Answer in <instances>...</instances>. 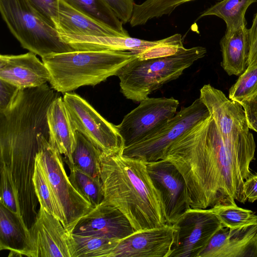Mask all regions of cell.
I'll use <instances>...</instances> for the list:
<instances>
[{
	"label": "cell",
	"mask_w": 257,
	"mask_h": 257,
	"mask_svg": "<svg viewBox=\"0 0 257 257\" xmlns=\"http://www.w3.org/2000/svg\"><path fill=\"white\" fill-rule=\"evenodd\" d=\"M162 159L172 163L184 177L191 208L247 201L243 184L253 175L250 166L255 159L228 146L211 115L175 140Z\"/></svg>",
	"instance_id": "cell-1"
},
{
	"label": "cell",
	"mask_w": 257,
	"mask_h": 257,
	"mask_svg": "<svg viewBox=\"0 0 257 257\" xmlns=\"http://www.w3.org/2000/svg\"><path fill=\"white\" fill-rule=\"evenodd\" d=\"M123 149L101 152L103 200L118 209L136 231L166 224L161 195L149 175L146 163L124 156Z\"/></svg>",
	"instance_id": "cell-2"
},
{
	"label": "cell",
	"mask_w": 257,
	"mask_h": 257,
	"mask_svg": "<svg viewBox=\"0 0 257 257\" xmlns=\"http://www.w3.org/2000/svg\"><path fill=\"white\" fill-rule=\"evenodd\" d=\"M137 57L128 51H81L53 54L42 58L48 68L49 82L58 92H70L86 85L95 86Z\"/></svg>",
	"instance_id": "cell-3"
},
{
	"label": "cell",
	"mask_w": 257,
	"mask_h": 257,
	"mask_svg": "<svg viewBox=\"0 0 257 257\" xmlns=\"http://www.w3.org/2000/svg\"><path fill=\"white\" fill-rule=\"evenodd\" d=\"M206 52L205 48L197 46L166 57L143 60L137 57L116 74L120 92L126 99L140 102L164 84L179 77Z\"/></svg>",
	"instance_id": "cell-4"
},
{
	"label": "cell",
	"mask_w": 257,
	"mask_h": 257,
	"mask_svg": "<svg viewBox=\"0 0 257 257\" xmlns=\"http://www.w3.org/2000/svg\"><path fill=\"white\" fill-rule=\"evenodd\" d=\"M0 12L8 28L21 46L41 58L75 51L61 38L27 0H0Z\"/></svg>",
	"instance_id": "cell-5"
},
{
	"label": "cell",
	"mask_w": 257,
	"mask_h": 257,
	"mask_svg": "<svg viewBox=\"0 0 257 257\" xmlns=\"http://www.w3.org/2000/svg\"><path fill=\"white\" fill-rule=\"evenodd\" d=\"M62 216V223L71 234L78 221L94 207L74 187L66 172L62 154L44 136L36 155Z\"/></svg>",
	"instance_id": "cell-6"
},
{
	"label": "cell",
	"mask_w": 257,
	"mask_h": 257,
	"mask_svg": "<svg viewBox=\"0 0 257 257\" xmlns=\"http://www.w3.org/2000/svg\"><path fill=\"white\" fill-rule=\"evenodd\" d=\"M199 98L213 118L224 142L236 151L255 158V143L241 104L227 98L210 84L200 89Z\"/></svg>",
	"instance_id": "cell-7"
},
{
	"label": "cell",
	"mask_w": 257,
	"mask_h": 257,
	"mask_svg": "<svg viewBox=\"0 0 257 257\" xmlns=\"http://www.w3.org/2000/svg\"><path fill=\"white\" fill-rule=\"evenodd\" d=\"M209 112L197 98L187 107H182L157 133L141 142L123 149L126 157L140 159L146 163L162 160L171 145L199 121L209 116Z\"/></svg>",
	"instance_id": "cell-8"
},
{
	"label": "cell",
	"mask_w": 257,
	"mask_h": 257,
	"mask_svg": "<svg viewBox=\"0 0 257 257\" xmlns=\"http://www.w3.org/2000/svg\"><path fill=\"white\" fill-rule=\"evenodd\" d=\"M173 226V242L169 257H198L212 236L223 227L210 208H193Z\"/></svg>",
	"instance_id": "cell-9"
},
{
	"label": "cell",
	"mask_w": 257,
	"mask_h": 257,
	"mask_svg": "<svg viewBox=\"0 0 257 257\" xmlns=\"http://www.w3.org/2000/svg\"><path fill=\"white\" fill-rule=\"evenodd\" d=\"M140 102L116 125L124 147L157 133L174 117L179 105V101L173 97H148Z\"/></svg>",
	"instance_id": "cell-10"
},
{
	"label": "cell",
	"mask_w": 257,
	"mask_h": 257,
	"mask_svg": "<svg viewBox=\"0 0 257 257\" xmlns=\"http://www.w3.org/2000/svg\"><path fill=\"white\" fill-rule=\"evenodd\" d=\"M63 100L75 131L82 134L102 152L124 148L116 125L103 117L86 100L75 93H64Z\"/></svg>",
	"instance_id": "cell-11"
},
{
	"label": "cell",
	"mask_w": 257,
	"mask_h": 257,
	"mask_svg": "<svg viewBox=\"0 0 257 257\" xmlns=\"http://www.w3.org/2000/svg\"><path fill=\"white\" fill-rule=\"evenodd\" d=\"M153 182L160 192L166 223L173 225L191 207L188 187L179 170L165 160L146 163Z\"/></svg>",
	"instance_id": "cell-12"
},
{
	"label": "cell",
	"mask_w": 257,
	"mask_h": 257,
	"mask_svg": "<svg viewBox=\"0 0 257 257\" xmlns=\"http://www.w3.org/2000/svg\"><path fill=\"white\" fill-rule=\"evenodd\" d=\"M135 231L125 216L103 200L78 221L71 234L120 240Z\"/></svg>",
	"instance_id": "cell-13"
},
{
	"label": "cell",
	"mask_w": 257,
	"mask_h": 257,
	"mask_svg": "<svg viewBox=\"0 0 257 257\" xmlns=\"http://www.w3.org/2000/svg\"><path fill=\"white\" fill-rule=\"evenodd\" d=\"M174 228L166 224L137 231L119 240L108 257H169Z\"/></svg>",
	"instance_id": "cell-14"
},
{
	"label": "cell",
	"mask_w": 257,
	"mask_h": 257,
	"mask_svg": "<svg viewBox=\"0 0 257 257\" xmlns=\"http://www.w3.org/2000/svg\"><path fill=\"white\" fill-rule=\"evenodd\" d=\"M29 230L33 246V257H70V234L53 214L40 207Z\"/></svg>",
	"instance_id": "cell-15"
},
{
	"label": "cell",
	"mask_w": 257,
	"mask_h": 257,
	"mask_svg": "<svg viewBox=\"0 0 257 257\" xmlns=\"http://www.w3.org/2000/svg\"><path fill=\"white\" fill-rule=\"evenodd\" d=\"M198 257H257V224L222 227Z\"/></svg>",
	"instance_id": "cell-16"
},
{
	"label": "cell",
	"mask_w": 257,
	"mask_h": 257,
	"mask_svg": "<svg viewBox=\"0 0 257 257\" xmlns=\"http://www.w3.org/2000/svg\"><path fill=\"white\" fill-rule=\"evenodd\" d=\"M49 71L36 54L0 56V79L19 88L40 86L49 81Z\"/></svg>",
	"instance_id": "cell-17"
},
{
	"label": "cell",
	"mask_w": 257,
	"mask_h": 257,
	"mask_svg": "<svg viewBox=\"0 0 257 257\" xmlns=\"http://www.w3.org/2000/svg\"><path fill=\"white\" fill-rule=\"evenodd\" d=\"M47 118L49 142L64 155V162L68 166L73 165L72 155L76 145V131L61 96L56 97L50 105Z\"/></svg>",
	"instance_id": "cell-18"
},
{
	"label": "cell",
	"mask_w": 257,
	"mask_h": 257,
	"mask_svg": "<svg viewBox=\"0 0 257 257\" xmlns=\"http://www.w3.org/2000/svg\"><path fill=\"white\" fill-rule=\"evenodd\" d=\"M0 250L9 256L33 257L29 228L22 217L0 203Z\"/></svg>",
	"instance_id": "cell-19"
},
{
	"label": "cell",
	"mask_w": 257,
	"mask_h": 257,
	"mask_svg": "<svg viewBox=\"0 0 257 257\" xmlns=\"http://www.w3.org/2000/svg\"><path fill=\"white\" fill-rule=\"evenodd\" d=\"M64 41L75 50L128 51L139 55L159 42V40L148 41L131 37H94L65 34Z\"/></svg>",
	"instance_id": "cell-20"
},
{
	"label": "cell",
	"mask_w": 257,
	"mask_h": 257,
	"mask_svg": "<svg viewBox=\"0 0 257 257\" xmlns=\"http://www.w3.org/2000/svg\"><path fill=\"white\" fill-rule=\"evenodd\" d=\"M56 29L59 33L66 34L122 37L110 28L74 9L63 0L59 1V17Z\"/></svg>",
	"instance_id": "cell-21"
},
{
	"label": "cell",
	"mask_w": 257,
	"mask_h": 257,
	"mask_svg": "<svg viewBox=\"0 0 257 257\" xmlns=\"http://www.w3.org/2000/svg\"><path fill=\"white\" fill-rule=\"evenodd\" d=\"M220 44L222 68L229 75H240L248 67V29L245 27L235 30H226Z\"/></svg>",
	"instance_id": "cell-22"
},
{
	"label": "cell",
	"mask_w": 257,
	"mask_h": 257,
	"mask_svg": "<svg viewBox=\"0 0 257 257\" xmlns=\"http://www.w3.org/2000/svg\"><path fill=\"white\" fill-rule=\"evenodd\" d=\"M101 151L82 134L76 132V145L72 154L73 167L101 181L100 155Z\"/></svg>",
	"instance_id": "cell-23"
},
{
	"label": "cell",
	"mask_w": 257,
	"mask_h": 257,
	"mask_svg": "<svg viewBox=\"0 0 257 257\" xmlns=\"http://www.w3.org/2000/svg\"><path fill=\"white\" fill-rule=\"evenodd\" d=\"M68 5L115 31L124 37H129L122 23L104 0H63Z\"/></svg>",
	"instance_id": "cell-24"
},
{
	"label": "cell",
	"mask_w": 257,
	"mask_h": 257,
	"mask_svg": "<svg viewBox=\"0 0 257 257\" xmlns=\"http://www.w3.org/2000/svg\"><path fill=\"white\" fill-rule=\"evenodd\" d=\"M257 0H222L204 11L198 19L215 16L225 22L226 30H235L246 27L245 14L247 8Z\"/></svg>",
	"instance_id": "cell-25"
},
{
	"label": "cell",
	"mask_w": 257,
	"mask_h": 257,
	"mask_svg": "<svg viewBox=\"0 0 257 257\" xmlns=\"http://www.w3.org/2000/svg\"><path fill=\"white\" fill-rule=\"evenodd\" d=\"M119 240L70 234V257H108Z\"/></svg>",
	"instance_id": "cell-26"
},
{
	"label": "cell",
	"mask_w": 257,
	"mask_h": 257,
	"mask_svg": "<svg viewBox=\"0 0 257 257\" xmlns=\"http://www.w3.org/2000/svg\"><path fill=\"white\" fill-rule=\"evenodd\" d=\"M193 0H146L135 4L130 24L132 27L145 24L149 20L170 15L177 7Z\"/></svg>",
	"instance_id": "cell-27"
},
{
	"label": "cell",
	"mask_w": 257,
	"mask_h": 257,
	"mask_svg": "<svg viewBox=\"0 0 257 257\" xmlns=\"http://www.w3.org/2000/svg\"><path fill=\"white\" fill-rule=\"evenodd\" d=\"M223 227L236 228L257 224V215L237 205L219 204L210 208Z\"/></svg>",
	"instance_id": "cell-28"
},
{
	"label": "cell",
	"mask_w": 257,
	"mask_h": 257,
	"mask_svg": "<svg viewBox=\"0 0 257 257\" xmlns=\"http://www.w3.org/2000/svg\"><path fill=\"white\" fill-rule=\"evenodd\" d=\"M69 179L76 190L93 207L104 199L101 181H98L73 167H69Z\"/></svg>",
	"instance_id": "cell-29"
},
{
	"label": "cell",
	"mask_w": 257,
	"mask_h": 257,
	"mask_svg": "<svg viewBox=\"0 0 257 257\" xmlns=\"http://www.w3.org/2000/svg\"><path fill=\"white\" fill-rule=\"evenodd\" d=\"M33 183L40 207L57 217L62 222V214L45 174L36 157Z\"/></svg>",
	"instance_id": "cell-30"
},
{
	"label": "cell",
	"mask_w": 257,
	"mask_h": 257,
	"mask_svg": "<svg viewBox=\"0 0 257 257\" xmlns=\"http://www.w3.org/2000/svg\"><path fill=\"white\" fill-rule=\"evenodd\" d=\"M257 93V64L248 66L230 88L229 98L240 103Z\"/></svg>",
	"instance_id": "cell-31"
},
{
	"label": "cell",
	"mask_w": 257,
	"mask_h": 257,
	"mask_svg": "<svg viewBox=\"0 0 257 257\" xmlns=\"http://www.w3.org/2000/svg\"><path fill=\"white\" fill-rule=\"evenodd\" d=\"M186 50L183 44L181 35L176 34L159 40L157 45L137 55V58L139 60H143L166 57L180 53Z\"/></svg>",
	"instance_id": "cell-32"
},
{
	"label": "cell",
	"mask_w": 257,
	"mask_h": 257,
	"mask_svg": "<svg viewBox=\"0 0 257 257\" xmlns=\"http://www.w3.org/2000/svg\"><path fill=\"white\" fill-rule=\"evenodd\" d=\"M40 16L56 29L59 17L60 0H27Z\"/></svg>",
	"instance_id": "cell-33"
},
{
	"label": "cell",
	"mask_w": 257,
	"mask_h": 257,
	"mask_svg": "<svg viewBox=\"0 0 257 257\" xmlns=\"http://www.w3.org/2000/svg\"><path fill=\"white\" fill-rule=\"evenodd\" d=\"M0 203L19 214L13 186L6 171L3 168H1Z\"/></svg>",
	"instance_id": "cell-34"
},
{
	"label": "cell",
	"mask_w": 257,
	"mask_h": 257,
	"mask_svg": "<svg viewBox=\"0 0 257 257\" xmlns=\"http://www.w3.org/2000/svg\"><path fill=\"white\" fill-rule=\"evenodd\" d=\"M119 20L125 24L130 22L135 3L133 0H104Z\"/></svg>",
	"instance_id": "cell-35"
},
{
	"label": "cell",
	"mask_w": 257,
	"mask_h": 257,
	"mask_svg": "<svg viewBox=\"0 0 257 257\" xmlns=\"http://www.w3.org/2000/svg\"><path fill=\"white\" fill-rule=\"evenodd\" d=\"M240 103L245 111L249 128L257 132V93Z\"/></svg>",
	"instance_id": "cell-36"
},
{
	"label": "cell",
	"mask_w": 257,
	"mask_h": 257,
	"mask_svg": "<svg viewBox=\"0 0 257 257\" xmlns=\"http://www.w3.org/2000/svg\"><path fill=\"white\" fill-rule=\"evenodd\" d=\"M19 89L17 86L0 79V112L8 108Z\"/></svg>",
	"instance_id": "cell-37"
},
{
	"label": "cell",
	"mask_w": 257,
	"mask_h": 257,
	"mask_svg": "<svg viewBox=\"0 0 257 257\" xmlns=\"http://www.w3.org/2000/svg\"><path fill=\"white\" fill-rule=\"evenodd\" d=\"M248 31L249 55L248 66L257 64V13Z\"/></svg>",
	"instance_id": "cell-38"
},
{
	"label": "cell",
	"mask_w": 257,
	"mask_h": 257,
	"mask_svg": "<svg viewBox=\"0 0 257 257\" xmlns=\"http://www.w3.org/2000/svg\"><path fill=\"white\" fill-rule=\"evenodd\" d=\"M243 192L249 202H253L257 200V174H253L245 181Z\"/></svg>",
	"instance_id": "cell-39"
}]
</instances>
